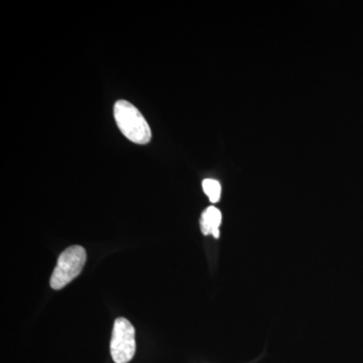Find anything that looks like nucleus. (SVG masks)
<instances>
[{
	"label": "nucleus",
	"instance_id": "obj_3",
	"mask_svg": "<svg viewBox=\"0 0 363 363\" xmlns=\"http://www.w3.org/2000/svg\"><path fill=\"white\" fill-rule=\"evenodd\" d=\"M135 327L125 318H117L111 341L112 359L116 363H128L135 357Z\"/></svg>",
	"mask_w": 363,
	"mask_h": 363
},
{
	"label": "nucleus",
	"instance_id": "obj_5",
	"mask_svg": "<svg viewBox=\"0 0 363 363\" xmlns=\"http://www.w3.org/2000/svg\"><path fill=\"white\" fill-rule=\"evenodd\" d=\"M202 187L205 194L209 198L210 202L217 203L219 201L221 196V185L219 182L213 180V179H206L203 181Z\"/></svg>",
	"mask_w": 363,
	"mask_h": 363
},
{
	"label": "nucleus",
	"instance_id": "obj_2",
	"mask_svg": "<svg viewBox=\"0 0 363 363\" xmlns=\"http://www.w3.org/2000/svg\"><path fill=\"white\" fill-rule=\"evenodd\" d=\"M87 255L84 247L73 245L66 248L60 255L57 266L52 272L50 285L54 290L65 288L74 279L77 278L86 264Z\"/></svg>",
	"mask_w": 363,
	"mask_h": 363
},
{
	"label": "nucleus",
	"instance_id": "obj_4",
	"mask_svg": "<svg viewBox=\"0 0 363 363\" xmlns=\"http://www.w3.org/2000/svg\"><path fill=\"white\" fill-rule=\"evenodd\" d=\"M222 214L220 210L216 207L210 206L202 213L201 220H200V227H201L202 233L204 235H213L215 238H218L220 235L219 227L221 225Z\"/></svg>",
	"mask_w": 363,
	"mask_h": 363
},
{
	"label": "nucleus",
	"instance_id": "obj_1",
	"mask_svg": "<svg viewBox=\"0 0 363 363\" xmlns=\"http://www.w3.org/2000/svg\"><path fill=\"white\" fill-rule=\"evenodd\" d=\"M114 119L119 130L130 142L147 145L152 140V130L140 111L126 100H118L114 104Z\"/></svg>",
	"mask_w": 363,
	"mask_h": 363
}]
</instances>
